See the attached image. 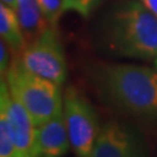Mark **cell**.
I'll list each match as a JSON object with an SVG mask.
<instances>
[{"instance_id":"obj_12","label":"cell","mask_w":157,"mask_h":157,"mask_svg":"<svg viewBox=\"0 0 157 157\" xmlns=\"http://www.w3.org/2000/svg\"><path fill=\"white\" fill-rule=\"evenodd\" d=\"M9 67H11L9 64V47L2 39V42H0V73H2V78H6Z\"/></svg>"},{"instance_id":"obj_5","label":"cell","mask_w":157,"mask_h":157,"mask_svg":"<svg viewBox=\"0 0 157 157\" xmlns=\"http://www.w3.org/2000/svg\"><path fill=\"white\" fill-rule=\"evenodd\" d=\"M21 64L38 76L62 85L67 77V64L62 42L55 26L48 25L26 43L18 54Z\"/></svg>"},{"instance_id":"obj_16","label":"cell","mask_w":157,"mask_h":157,"mask_svg":"<svg viewBox=\"0 0 157 157\" xmlns=\"http://www.w3.org/2000/svg\"><path fill=\"white\" fill-rule=\"evenodd\" d=\"M77 157H78V156H77Z\"/></svg>"},{"instance_id":"obj_10","label":"cell","mask_w":157,"mask_h":157,"mask_svg":"<svg viewBox=\"0 0 157 157\" xmlns=\"http://www.w3.org/2000/svg\"><path fill=\"white\" fill-rule=\"evenodd\" d=\"M0 34L9 50L20 54L26 45L16 11L0 4Z\"/></svg>"},{"instance_id":"obj_4","label":"cell","mask_w":157,"mask_h":157,"mask_svg":"<svg viewBox=\"0 0 157 157\" xmlns=\"http://www.w3.org/2000/svg\"><path fill=\"white\" fill-rule=\"evenodd\" d=\"M63 115L71 149L78 157H90L101 127L94 107L75 86H68L63 93Z\"/></svg>"},{"instance_id":"obj_3","label":"cell","mask_w":157,"mask_h":157,"mask_svg":"<svg viewBox=\"0 0 157 157\" xmlns=\"http://www.w3.org/2000/svg\"><path fill=\"white\" fill-rule=\"evenodd\" d=\"M4 80L12 97L29 113L36 126L63 113L62 85L26 70L18 58L12 60Z\"/></svg>"},{"instance_id":"obj_13","label":"cell","mask_w":157,"mask_h":157,"mask_svg":"<svg viewBox=\"0 0 157 157\" xmlns=\"http://www.w3.org/2000/svg\"><path fill=\"white\" fill-rule=\"evenodd\" d=\"M137 2H140L144 7H147L152 13L157 16V0H137Z\"/></svg>"},{"instance_id":"obj_15","label":"cell","mask_w":157,"mask_h":157,"mask_svg":"<svg viewBox=\"0 0 157 157\" xmlns=\"http://www.w3.org/2000/svg\"><path fill=\"white\" fill-rule=\"evenodd\" d=\"M156 68H157V58H156Z\"/></svg>"},{"instance_id":"obj_6","label":"cell","mask_w":157,"mask_h":157,"mask_svg":"<svg viewBox=\"0 0 157 157\" xmlns=\"http://www.w3.org/2000/svg\"><path fill=\"white\" fill-rule=\"evenodd\" d=\"M0 119L6 122L16 149V157H37L36 123L12 97L4 78L0 84Z\"/></svg>"},{"instance_id":"obj_9","label":"cell","mask_w":157,"mask_h":157,"mask_svg":"<svg viewBox=\"0 0 157 157\" xmlns=\"http://www.w3.org/2000/svg\"><path fill=\"white\" fill-rule=\"evenodd\" d=\"M16 13L26 43L33 41L43 29L48 26L37 0H17Z\"/></svg>"},{"instance_id":"obj_11","label":"cell","mask_w":157,"mask_h":157,"mask_svg":"<svg viewBox=\"0 0 157 157\" xmlns=\"http://www.w3.org/2000/svg\"><path fill=\"white\" fill-rule=\"evenodd\" d=\"M98 3L100 0H63V12H75L82 17H88Z\"/></svg>"},{"instance_id":"obj_2","label":"cell","mask_w":157,"mask_h":157,"mask_svg":"<svg viewBox=\"0 0 157 157\" xmlns=\"http://www.w3.org/2000/svg\"><path fill=\"white\" fill-rule=\"evenodd\" d=\"M106 41L117 55L151 60L157 58V16L137 0L119 4L107 22Z\"/></svg>"},{"instance_id":"obj_8","label":"cell","mask_w":157,"mask_h":157,"mask_svg":"<svg viewBox=\"0 0 157 157\" xmlns=\"http://www.w3.org/2000/svg\"><path fill=\"white\" fill-rule=\"evenodd\" d=\"M71 148V141L63 113L36 126L37 157H63Z\"/></svg>"},{"instance_id":"obj_1","label":"cell","mask_w":157,"mask_h":157,"mask_svg":"<svg viewBox=\"0 0 157 157\" xmlns=\"http://www.w3.org/2000/svg\"><path fill=\"white\" fill-rule=\"evenodd\" d=\"M100 84L113 105L141 119H157V70L128 63L102 67Z\"/></svg>"},{"instance_id":"obj_14","label":"cell","mask_w":157,"mask_h":157,"mask_svg":"<svg viewBox=\"0 0 157 157\" xmlns=\"http://www.w3.org/2000/svg\"><path fill=\"white\" fill-rule=\"evenodd\" d=\"M2 4L9 7L13 11H16V8H17V0H2Z\"/></svg>"},{"instance_id":"obj_7","label":"cell","mask_w":157,"mask_h":157,"mask_svg":"<svg viewBox=\"0 0 157 157\" xmlns=\"http://www.w3.org/2000/svg\"><path fill=\"white\" fill-rule=\"evenodd\" d=\"M90 157H147L143 143L117 121L101 126Z\"/></svg>"}]
</instances>
